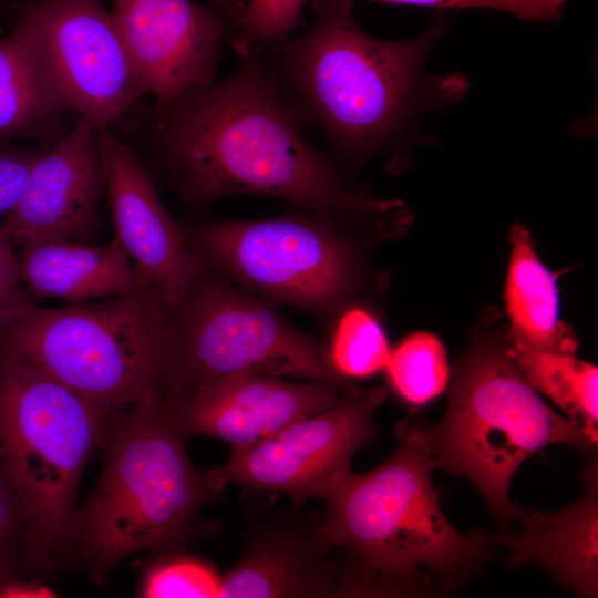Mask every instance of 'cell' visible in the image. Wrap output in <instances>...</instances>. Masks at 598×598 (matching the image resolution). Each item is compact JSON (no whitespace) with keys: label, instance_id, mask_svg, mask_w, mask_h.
Instances as JSON below:
<instances>
[{"label":"cell","instance_id":"cell-1","mask_svg":"<svg viewBox=\"0 0 598 598\" xmlns=\"http://www.w3.org/2000/svg\"><path fill=\"white\" fill-rule=\"evenodd\" d=\"M240 56L226 78L156 109L150 152L182 199L206 208L231 196L262 195L341 223L392 217L400 200L354 187L307 138L270 86L259 47Z\"/></svg>","mask_w":598,"mask_h":598},{"label":"cell","instance_id":"cell-2","mask_svg":"<svg viewBox=\"0 0 598 598\" xmlns=\"http://www.w3.org/2000/svg\"><path fill=\"white\" fill-rule=\"evenodd\" d=\"M446 30L437 14L414 38L384 40L359 27L353 7H327L298 35L258 45L259 58L277 97L351 181L374 158L399 162L423 114L464 96L463 76L425 66Z\"/></svg>","mask_w":598,"mask_h":598},{"label":"cell","instance_id":"cell-3","mask_svg":"<svg viewBox=\"0 0 598 598\" xmlns=\"http://www.w3.org/2000/svg\"><path fill=\"white\" fill-rule=\"evenodd\" d=\"M396 437L390 458L364 474L351 470L320 498L339 597L450 595L494 556L489 533H461L441 511L425 421L399 423Z\"/></svg>","mask_w":598,"mask_h":598},{"label":"cell","instance_id":"cell-4","mask_svg":"<svg viewBox=\"0 0 598 598\" xmlns=\"http://www.w3.org/2000/svg\"><path fill=\"white\" fill-rule=\"evenodd\" d=\"M186 439L157 393L117 413L104 441L101 476L72 516L63 557L102 586L126 557L176 551L189 542L202 509L221 493L190 462Z\"/></svg>","mask_w":598,"mask_h":598},{"label":"cell","instance_id":"cell-5","mask_svg":"<svg viewBox=\"0 0 598 598\" xmlns=\"http://www.w3.org/2000/svg\"><path fill=\"white\" fill-rule=\"evenodd\" d=\"M509 344L506 318L485 307L450 372L442 421H425L435 468L468 478L502 528L524 513L508 497L524 461L551 444L595 452L598 433L551 410L508 354Z\"/></svg>","mask_w":598,"mask_h":598},{"label":"cell","instance_id":"cell-6","mask_svg":"<svg viewBox=\"0 0 598 598\" xmlns=\"http://www.w3.org/2000/svg\"><path fill=\"white\" fill-rule=\"evenodd\" d=\"M111 422L40 368L0 353V473L22 509L32 567L63 557L82 475Z\"/></svg>","mask_w":598,"mask_h":598},{"label":"cell","instance_id":"cell-7","mask_svg":"<svg viewBox=\"0 0 598 598\" xmlns=\"http://www.w3.org/2000/svg\"><path fill=\"white\" fill-rule=\"evenodd\" d=\"M293 208L271 218L199 220L182 229L204 267L265 300L316 312L358 303L372 248L401 235Z\"/></svg>","mask_w":598,"mask_h":598},{"label":"cell","instance_id":"cell-8","mask_svg":"<svg viewBox=\"0 0 598 598\" xmlns=\"http://www.w3.org/2000/svg\"><path fill=\"white\" fill-rule=\"evenodd\" d=\"M167 312L151 288L60 309L33 306L0 327V353L34 364L113 420L146 394L161 396Z\"/></svg>","mask_w":598,"mask_h":598},{"label":"cell","instance_id":"cell-9","mask_svg":"<svg viewBox=\"0 0 598 598\" xmlns=\"http://www.w3.org/2000/svg\"><path fill=\"white\" fill-rule=\"evenodd\" d=\"M235 372L349 384L332 371L326 346L202 265L167 312L162 404L168 411L198 385Z\"/></svg>","mask_w":598,"mask_h":598},{"label":"cell","instance_id":"cell-10","mask_svg":"<svg viewBox=\"0 0 598 598\" xmlns=\"http://www.w3.org/2000/svg\"><path fill=\"white\" fill-rule=\"evenodd\" d=\"M10 10L55 95L97 131L148 94L102 0H30Z\"/></svg>","mask_w":598,"mask_h":598},{"label":"cell","instance_id":"cell-11","mask_svg":"<svg viewBox=\"0 0 598 598\" xmlns=\"http://www.w3.org/2000/svg\"><path fill=\"white\" fill-rule=\"evenodd\" d=\"M381 386L350 385L332 408L298 420L256 443L231 446L227 462L205 470L210 486L228 484L286 494L298 508L321 496L351 471L353 455L378 440L377 409L385 400Z\"/></svg>","mask_w":598,"mask_h":598},{"label":"cell","instance_id":"cell-12","mask_svg":"<svg viewBox=\"0 0 598 598\" xmlns=\"http://www.w3.org/2000/svg\"><path fill=\"white\" fill-rule=\"evenodd\" d=\"M111 14L148 94L162 109L215 81L245 1L112 0Z\"/></svg>","mask_w":598,"mask_h":598},{"label":"cell","instance_id":"cell-13","mask_svg":"<svg viewBox=\"0 0 598 598\" xmlns=\"http://www.w3.org/2000/svg\"><path fill=\"white\" fill-rule=\"evenodd\" d=\"M97 145L115 239L171 310L187 293L202 264L127 144L102 130Z\"/></svg>","mask_w":598,"mask_h":598},{"label":"cell","instance_id":"cell-14","mask_svg":"<svg viewBox=\"0 0 598 598\" xmlns=\"http://www.w3.org/2000/svg\"><path fill=\"white\" fill-rule=\"evenodd\" d=\"M97 132L78 117L38 157L20 200L0 226V236L13 247L59 239L84 241L100 231L105 175Z\"/></svg>","mask_w":598,"mask_h":598},{"label":"cell","instance_id":"cell-15","mask_svg":"<svg viewBox=\"0 0 598 598\" xmlns=\"http://www.w3.org/2000/svg\"><path fill=\"white\" fill-rule=\"evenodd\" d=\"M350 385L235 372L198 385L166 413L185 437L208 435L243 446L334 406Z\"/></svg>","mask_w":598,"mask_h":598},{"label":"cell","instance_id":"cell-16","mask_svg":"<svg viewBox=\"0 0 598 598\" xmlns=\"http://www.w3.org/2000/svg\"><path fill=\"white\" fill-rule=\"evenodd\" d=\"M320 522L298 512L254 522L235 565L221 576L219 598L339 597L337 565L322 544Z\"/></svg>","mask_w":598,"mask_h":598},{"label":"cell","instance_id":"cell-17","mask_svg":"<svg viewBox=\"0 0 598 598\" xmlns=\"http://www.w3.org/2000/svg\"><path fill=\"white\" fill-rule=\"evenodd\" d=\"M581 498L557 513H523L518 533L489 534L509 548L507 565L536 564L578 597L598 592V463L591 457L581 473Z\"/></svg>","mask_w":598,"mask_h":598},{"label":"cell","instance_id":"cell-18","mask_svg":"<svg viewBox=\"0 0 598 598\" xmlns=\"http://www.w3.org/2000/svg\"><path fill=\"white\" fill-rule=\"evenodd\" d=\"M19 269L32 293L69 303L151 288L115 238L106 245L70 239L31 244L22 248Z\"/></svg>","mask_w":598,"mask_h":598},{"label":"cell","instance_id":"cell-19","mask_svg":"<svg viewBox=\"0 0 598 598\" xmlns=\"http://www.w3.org/2000/svg\"><path fill=\"white\" fill-rule=\"evenodd\" d=\"M509 241L505 303L512 344L576 355L579 342L570 326L560 319L556 277L539 260L528 229L514 224Z\"/></svg>","mask_w":598,"mask_h":598},{"label":"cell","instance_id":"cell-20","mask_svg":"<svg viewBox=\"0 0 598 598\" xmlns=\"http://www.w3.org/2000/svg\"><path fill=\"white\" fill-rule=\"evenodd\" d=\"M69 111L48 83L24 27L0 40V144L59 133Z\"/></svg>","mask_w":598,"mask_h":598},{"label":"cell","instance_id":"cell-21","mask_svg":"<svg viewBox=\"0 0 598 598\" xmlns=\"http://www.w3.org/2000/svg\"><path fill=\"white\" fill-rule=\"evenodd\" d=\"M508 354L532 384L571 421L597 431L598 370L575 355L526 350L509 344Z\"/></svg>","mask_w":598,"mask_h":598},{"label":"cell","instance_id":"cell-22","mask_svg":"<svg viewBox=\"0 0 598 598\" xmlns=\"http://www.w3.org/2000/svg\"><path fill=\"white\" fill-rule=\"evenodd\" d=\"M326 349L332 371L347 382L384 370L391 354L380 320L360 302L339 312Z\"/></svg>","mask_w":598,"mask_h":598},{"label":"cell","instance_id":"cell-23","mask_svg":"<svg viewBox=\"0 0 598 598\" xmlns=\"http://www.w3.org/2000/svg\"><path fill=\"white\" fill-rule=\"evenodd\" d=\"M384 370L395 394L413 406L440 395L447 386L451 372L442 342L423 331L406 337L391 352Z\"/></svg>","mask_w":598,"mask_h":598},{"label":"cell","instance_id":"cell-24","mask_svg":"<svg viewBox=\"0 0 598 598\" xmlns=\"http://www.w3.org/2000/svg\"><path fill=\"white\" fill-rule=\"evenodd\" d=\"M221 576L199 558L169 551L147 567L141 596L147 598H218Z\"/></svg>","mask_w":598,"mask_h":598},{"label":"cell","instance_id":"cell-25","mask_svg":"<svg viewBox=\"0 0 598 598\" xmlns=\"http://www.w3.org/2000/svg\"><path fill=\"white\" fill-rule=\"evenodd\" d=\"M309 0H246L245 16L231 43L240 55L250 48L283 40L303 23Z\"/></svg>","mask_w":598,"mask_h":598},{"label":"cell","instance_id":"cell-26","mask_svg":"<svg viewBox=\"0 0 598 598\" xmlns=\"http://www.w3.org/2000/svg\"><path fill=\"white\" fill-rule=\"evenodd\" d=\"M357 0H309L313 11L327 7H353ZM389 4L429 7L443 10L488 9L536 22L557 21L567 0H373Z\"/></svg>","mask_w":598,"mask_h":598},{"label":"cell","instance_id":"cell-27","mask_svg":"<svg viewBox=\"0 0 598 598\" xmlns=\"http://www.w3.org/2000/svg\"><path fill=\"white\" fill-rule=\"evenodd\" d=\"M0 565L32 567L27 525L20 504L0 473Z\"/></svg>","mask_w":598,"mask_h":598},{"label":"cell","instance_id":"cell-28","mask_svg":"<svg viewBox=\"0 0 598 598\" xmlns=\"http://www.w3.org/2000/svg\"><path fill=\"white\" fill-rule=\"evenodd\" d=\"M42 147L0 144V226L20 200Z\"/></svg>","mask_w":598,"mask_h":598},{"label":"cell","instance_id":"cell-29","mask_svg":"<svg viewBox=\"0 0 598 598\" xmlns=\"http://www.w3.org/2000/svg\"><path fill=\"white\" fill-rule=\"evenodd\" d=\"M33 306L22 288L13 246L0 236V327L22 317Z\"/></svg>","mask_w":598,"mask_h":598},{"label":"cell","instance_id":"cell-30","mask_svg":"<svg viewBox=\"0 0 598 598\" xmlns=\"http://www.w3.org/2000/svg\"><path fill=\"white\" fill-rule=\"evenodd\" d=\"M16 573V569L6 565H0V591L8 580L17 576Z\"/></svg>","mask_w":598,"mask_h":598},{"label":"cell","instance_id":"cell-31","mask_svg":"<svg viewBox=\"0 0 598 598\" xmlns=\"http://www.w3.org/2000/svg\"><path fill=\"white\" fill-rule=\"evenodd\" d=\"M30 0H0V7L7 6L9 9H11L13 6L23 3Z\"/></svg>","mask_w":598,"mask_h":598}]
</instances>
